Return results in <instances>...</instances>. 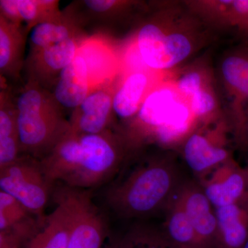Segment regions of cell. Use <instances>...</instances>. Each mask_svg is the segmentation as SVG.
<instances>
[{"instance_id":"cell-1","label":"cell","mask_w":248,"mask_h":248,"mask_svg":"<svg viewBox=\"0 0 248 248\" xmlns=\"http://www.w3.org/2000/svg\"><path fill=\"white\" fill-rule=\"evenodd\" d=\"M126 140L110 130L99 134H68L41 165L50 184L89 190L119 172L125 157Z\"/></svg>"},{"instance_id":"cell-2","label":"cell","mask_w":248,"mask_h":248,"mask_svg":"<svg viewBox=\"0 0 248 248\" xmlns=\"http://www.w3.org/2000/svg\"><path fill=\"white\" fill-rule=\"evenodd\" d=\"M184 182L174 156L157 155L122 176L107 191L109 206L125 218L166 210Z\"/></svg>"},{"instance_id":"cell-3","label":"cell","mask_w":248,"mask_h":248,"mask_svg":"<svg viewBox=\"0 0 248 248\" xmlns=\"http://www.w3.org/2000/svg\"><path fill=\"white\" fill-rule=\"evenodd\" d=\"M21 151L43 159L70 131L53 94L37 82L28 85L16 103Z\"/></svg>"},{"instance_id":"cell-4","label":"cell","mask_w":248,"mask_h":248,"mask_svg":"<svg viewBox=\"0 0 248 248\" xmlns=\"http://www.w3.org/2000/svg\"><path fill=\"white\" fill-rule=\"evenodd\" d=\"M135 48L151 71H169L190 56L195 48L191 32L164 19L147 22L139 29Z\"/></svg>"},{"instance_id":"cell-5","label":"cell","mask_w":248,"mask_h":248,"mask_svg":"<svg viewBox=\"0 0 248 248\" xmlns=\"http://www.w3.org/2000/svg\"><path fill=\"white\" fill-rule=\"evenodd\" d=\"M55 202L63 205L69 221L68 248H103L108 236L105 218L89 190L64 186L57 189Z\"/></svg>"},{"instance_id":"cell-6","label":"cell","mask_w":248,"mask_h":248,"mask_svg":"<svg viewBox=\"0 0 248 248\" xmlns=\"http://www.w3.org/2000/svg\"><path fill=\"white\" fill-rule=\"evenodd\" d=\"M53 184L47 179L40 160L30 156L19 158L0 169V187L39 217L45 209Z\"/></svg>"},{"instance_id":"cell-7","label":"cell","mask_w":248,"mask_h":248,"mask_svg":"<svg viewBox=\"0 0 248 248\" xmlns=\"http://www.w3.org/2000/svg\"><path fill=\"white\" fill-rule=\"evenodd\" d=\"M210 122L200 124L182 144L183 158L198 179L233 158L228 148L226 124L210 127Z\"/></svg>"},{"instance_id":"cell-8","label":"cell","mask_w":248,"mask_h":248,"mask_svg":"<svg viewBox=\"0 0 248 248\" xmlns=\"http://www.w3.org/2000/svg\"><path fill=\"white\" fill-rule=\"evenodd\" d=\"M187 104L173 82L155 86L142 103L135 117L139 133L153 140L181 120Z\"/></svg>"},{"instance_id":"cell-9","label":"cell","mask_w":248,"mask_h":248,"mask_svg":"<svg viewBox=\"0 0 248 248\" xmlns=\"http://www.w3.org/2000/svg\"><path fill=\"white\" fill-rule=\"evenodd\" d=\"M214 208L248 204V170L233 158L197 180Z\"/></svg>"},{"instance_id":"cell-10","label":"cell","mask_w":248,"mask_h":248,"mask_svg":"<svg viewBox=\"0 0 248 248\" xmlns=\"http://www.w3.org/2000/svg\"><path fill=\"white\" fill-rule=\"evenodd\" d=\"M176 197L197 233L203 248H216L215 208L197 181L184 180Z\"/></svg>"},{"instance_id":"cell-11","label":"cell","mask_w":248,"mask_h":248,"mask_svg":"<svg viewBox=\"0 0 248 248\" xmlns=\"http://www.w3.org/2000/svg\"><path fill=\"white\" fill-rule=\"evenodd\" d=\"M222 79L232 99L235 133L240 143H246L248 102V52L241 51L227 56L221 65Z\"/></svg>"},{"instance_id":"cell-12","label":"cell","mask_w":248,"mask_h":248,"mask_svg":"<svg viewBox=\"0 0 248 248\" xmlns=\"http://www.w3.org/2000/svg\"><path fill=\"white\" fill-rule=\"evenodd\" d=\"M115 91L108 86L93 90L70 121V131L76 134H99L108 130Z\"/></svg>"},{"instance_id":"cell-13","label":"cell","mask_w":248,"mask_h":248,"mask_svg":"<svg viewBox=\"0 0 248 248\" xmlns=\"http://www.w3.org/2000/svg\"><path fill=\"white\" fill-rule=\"evenodd\" d=\"M91 91L86 62L78 53L59 75L54 88V99L60 107L76 110Z\"/></svg>"},{"instance_id":"cell-14","label":"cell","mask_w":248,"mask_h":248,"mask_svg":"<svg viewBox=\"0 0 248 248\" xmlns=\"http://www.w3.org/2000/svg\"><path fill=\"white\" fill-rule=\"evenodd\" d=\"M78 53L86 62L92 91L109 84L118 72L120 60L113 48L103 40H85L80 45Z\"/></svg>"},{"instance_id":"cell-15","label":"cell","mask_w":248,"mask_h":248,"mask_svg":"<svg viewBox=\"0 0 248 248\" xmlns=\"http://www.w3.org/2000/svg\"><path fill=\"white\" fill-rule=\"evenodd\" d=\"M152 86L147 70L129 71L114 92L112 112L122 120L135 118Z\"/></svg>"},{"instance_id":"cell-16","label":"cell","mask_w":248,"mask_h":248,"mask_svg":"<svg viewBox=\"0 0 248 248\" xmlns=\"http://www.w3.org/2000/svg\"><path fill=\"white\" fill-rule=\"evenodd\" d=\"M216 248H244L248 239V204L215 208Z\"/></svg>"},{"instance_id":"cell-17","label":"cell","mask_w":248,"mask_h":248,"mask_svg":"<svg viewBox=\"0 0 248 248\" xmlns=\"http://www.w3.org/2000/svg\"><path fill=\"white\" fill-rule=\"evenodd\" d=\"M53 211L45 215L35 234L24 248H68L69 221L64 207L55 202Z\"/></svg>"},{"instance_id":"cell-18","label":"cell","mask_w":248,"mask_h":248,"mask_svg":"<svg viewBox=\"0 0 248 248\" xmlns=\"http://www.w3.org/2000/svg\"><path fill=\"white\" fill-rule=\"evenodd\" d=\"M164 212L166 221L162 232L173 247L203 248L190 219L176 195Z\"/></svg>"},{"instance_id":"cell-19","label":"cell","mask_w":248,"mask_h":248,"mask_svg":"<svg viewBox=\"0 0 248 248\" xmlns=\"http://www.w3.org/2000/svg\"><path fill=\"white\" fill-rule=\"evenodd\" d=\"M80 45L76 37H73L32 53L35 71L40 77L58 75V78L62 70L76 58Z\"/></svg>"},{"instance_id":"cell-20","label":"cell","mask_w":248,"mask_h":248,"mask_svg":"<svg viewBox=\"0 0 248 248\" xmlns=\"http://www.w3.org/2000/svg\"><path fill=\"white\" fill-rule=\"evenodd\" d=\"M1 94L0 108V169L12 164L19 157L20 139L18 130L16 105Z\"/></svg>"},{"instance_id":"cell-21","label":"cell","mask_w":248,"mask_h":248,"mask_svg":"<svg viewBox=\"0 0 248 248\" xmlns=\"http://www.w3.org/2000/svg\"><path fill=\"white\" fill-rule=\"evenodd\" d=\"M0 69L1 74H14L22 58L24 39L19 27L0 16Z\"/></svg>"},{"instance_id":"cell-22","label":"cell","mask_w":248,"mask_h":248,"mask_svg":"<svg viewBox=\"0 0 248 248\" xmlns=\"http://www.w3.org/2000/svg\"><path fill=\"white\" fill-rule=\"evenodd\" d=\"M42 218L12 196L0 191V231L32 226Z\"/></svg>"},{"instance_id":"cell-23","label":"cell","mask_w":248,"mask_h":248,"mask_svg":"<svg viewBox=\"0 0 248 248\" xmlns=\"http://www.w3.org/2000/svg\"><path fill=\"white\" fill-rule=\"evenodd\" d=\"M75 37L71 26L58 18L41 22L31 28L30 45L32 53L39 51L54 44Z\"/></svg>"},{"instance_id":"cell-24","label":"cell","mask_w":248,"mask_h":248,"mask_svg":"<svg viewBox=\"0 0 248 248\" xmlns=\"http://www.w3.org/2000/svg\"><path fill=\"white\" fill-rule=\"evenodd\" d=\"M214 21L236 28L240 32L248 36V0L217 1Z\"/></svg>"},{"instance_id":"cell-25","label":"cell","mask_w":248,"mask_h":248,"mask_svg":"<svg viewBox=\"0 0 248 248\" xmlns=\"http://www.w3.org/2000/svg\"><path fill=\"white\" fill-rule=\"evenodd\" d=\"M121 248H174L162 231L151 227H134L120 239Z\"/></svg>"},{"instance_id":"cell-26","label":"cell","mask_w":248,"mask_h":248,"mask_svg":"<svg viewBox=\"0 0 248 248\" xmlns=\"http://www.w3.org/2000/svg\"><path fill=\"white\" fill-rule=\"evenodd\" d=\"M187 100L192 113L200 124L209 122L213 118L218 104L210 84L201 89Z\"/></svg>"},{"instance_id":"cell-27","label":"cell","mask_w":248,"mask_h":248,"mask_svg":"<svg viewBox=\"0 0 248 248\" xmlns=\"http://www.w3.org/2000/svg\"><path fill=\"white\" fill-rule=\"evenodd\" d=\"M208 80V73L206 71L195 68L184 72L173 84L179 94L187 99L201 89L210 84Z\"/></svg>"},{"instance_id":"cell-28","label":"cell","mask_w":248,"mask_h":248,"mask_svg":"<svg viewBox=\"0 0 248 248\" xmlns=\"http://www.w3.org/2000/svg\"><path fill=\"white\" fill-rule=\"evenodd\" d=\"M84 4L87 9L95 14H105L120 6V1L112 0H88Z\"/></svg>"},{"instance_id":"cell-29","label":"cell","mask_w":248,"mask_h":248,"mask_svg":"<svg viewBox=\"0 0 248 248\" xmlns=\"http://www.w3.org/2000/svg\"><path fill=\"white\" fill-rule=\"evenodd\" d=\"M103 248H121L120 239L112 240L110 241V243H108V244L106 245Z\"/></svg>"},{"instance_id":"cell-30","label":"cell","mask_w":248,"mask_h":248,"mask_svg":"<svg viewBox=\"0 0 248 248\" xmlns=\"http://www.w3.org/2000/svg\"><path fill=\"white\" fill-rule=\"evenodd\" d=\"M246 145H248V113L247 115V122H246Z\"/></svg>"},{"instance_id":"cell-31","label":"cell","mask_w":248,"mask_h":248,"mask_svg":"<svg viewBox=\"0 0 248 248\" xmlns=\"http://www.w3.org/2000/svg\"><path fill=\"white\" fill-rule=\"evenodd\" d=\"M244 248H248V239L247 240V241H246V244L245 245Z\"/></svg>"},{"instance_id":"cell-32","label":"cell","mask_w":248,"mask_h":248,"mask_svg":"<svg viewBox=\"0 0 248 248\" xmlns=\"http://www.w3.org/2000/svg\"><path fill=\"white\" fill-rule=\"evenodd\" d=\"M248 170V167L247 168Z\"/></svg>"}]
</instances>
